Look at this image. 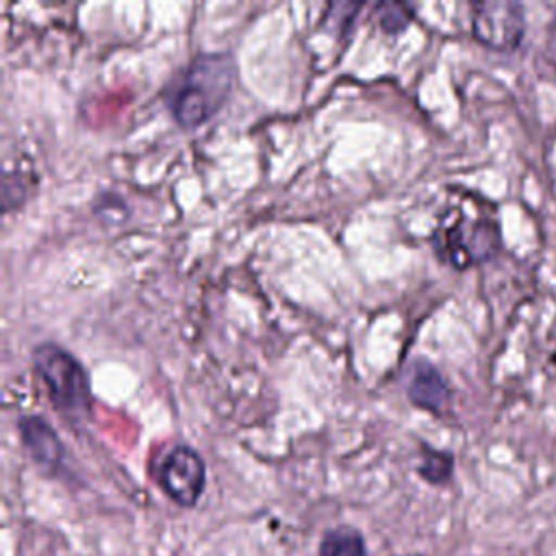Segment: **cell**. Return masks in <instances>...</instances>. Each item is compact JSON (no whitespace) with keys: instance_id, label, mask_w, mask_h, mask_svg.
<instances>
[{"instance_id":"6da1fadb","label":"cell","mask_w":556,"mask_h":556,"mask_svg":"<svg viewBox=\"0 0 556 556\" xmlns=\"http://www.w3.org/2000/svg\"><path fill=\"white\" fill-rule=\"evenodd\" d=\"M237 78L235 59L228 52H202L174 78L167 89V106L182 128H195L213 117L228 100Z\"/></svg>"},{"instance_id":"7a4b0ae2","label":"cell","mask_w":556,"mask_h":556,"mask_svg":"<svg viewBox=\"0 0 556 556\" xmlns=\"http://www.w3.org/2000/svg\"><path fill=\"white\" fill-rule=\"evenodd\" d=\"M432 241L437 254L454 269L493 258L502 243L495 206L473 195L463 198L441 215Z\"/></svg>"},{"instance_id":"3957f363","label":"cell","mask_w":556,"mask_h":556,"mask_svg":"<svg viewBox=\"0 0 556 556\" xmlns=\"http://www.w3.org/2000/svg\"><path fill=\"white\" fill-rule=\"evenodd\" d=\"M33 367L59 413L72 419H83L89 415V374L74 354L56 343H39L33 350Z\"/></svg>"},{"instance_id":"277c9868","label":"cell","mask_w":556,"mask_h":556,"mask_svg":"<svg viewBox=\"0 0 556 556\" xmlns=\"http://www.w3.org/2000/svg\"><path fill=\"white\" fill-rule=\"evenodd\" d=\"M471 35L478 43L513 52L526 35L523 4L513 0H482L471 4Z\"/></svg>"},{"instance_id":"5b68a950","label":"cell","mask_w":556,"mask_h":556,"mask_svg":"<svg viewBox=\"0 0 556 556\" xmlns=\"http://www.w3.org/2000/svg\"><path fill=\"white\" fill-rule=\"evenodd\" d=\"M156 480L174 504L193 508L206 484V467L193 447L176 445L161 460Z\"/></svg>"},{"instance_id":"8992f818","label":"cell","mask_w":556,"mask_h":556,"mask_svg":"<svg viewBox=\"0 0 556 556\" xmlns=\"http://www.w3.org/2000/svg\"><path fill=\"white\" fill-rule=\"evenodd\" d=\"M17 430L30 460L46 473H54L63 463V445L54 428L41 415H24Z\"/></svg>"},{"instance_id":"52a82bcc","label":"cell","mask_w":556,"mask_h":556,"mask_svg":"<svg viewBox=\"0 0 556 556\" xmlns=\"http://www.w3.org/2000/svg\"><path fill=\"white\" fill-rule=\"evenodd\" d=\"M406 393L415 406L437 415L443 413V408L450 404V397H452V391L443 374L430 361H424V358L413 365Z\"/></svg>"},{"instance_id":"ba28073f","label":"cell","mask_w":556,"mask_h":556,"mask_svg":"<svg viewBox=\"0 0 556 556\" xmlns=\"http://www.w3.org/2000/svg\"><path fill=\"white\" fill-rule=\"evenodd\" d=\"M319 556H367L365 539L356 528L339 526L324 534Z\"/></svg>"},{"instance_id":"9c48e42d","label":"cell","mask_w":556,"mask_h":556,"mask_svg":"<svg viewBox=\"0 0 556 556\" xmlns=\"http://www.w3.org/2000/svg\"><path fill=\"white\" fill-rule=\"evenodd\" d=\"M454 471V456L445 450L424 447L417 473L430 484H445Z\"/></svg>"},{"instance_id":"30bf717a","label":"cell","mask_w":556,"mask_h":556,"mask_svg":"<svg viewBox=\"0 0 556 556\" xmlns=\"http://www.w3.org/2000/svg\"><path fill=\"white\" fill-rule=\"evenodd\" d=\"M413 17V9L406 2H382L378 4V22L380 28L389 35H395L408 26Z\"/></svg>"}]
</instances>
